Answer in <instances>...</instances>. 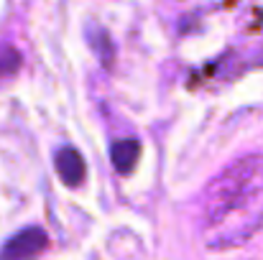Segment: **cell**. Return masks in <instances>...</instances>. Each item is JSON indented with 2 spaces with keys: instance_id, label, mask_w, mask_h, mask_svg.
<instances>
[{
  "instance_id": "6da1fadb",
  "label": "cell",
  "mask_w": 263,
  "mask_h": 260,
  "mask_svg": "<svg viewBox=\"0 0 263 260\" xmlns=\"http://www.w3.org/2000/svg\"><path fill=\"white\" fill-rule=\"evenodd\" d=\"M263 227V153L246 156L217 173L202 204L199 232L210 250L246 245Z\"/></svg>"
},
{
  "instance_id": "7a4b0ae2",
  "label": "cell",
  "mask_w": 263,
  "mask_h": 260,
  "mask_svg": "<svg viewBox=\"0 0 263 260\" xmlns=\"http://www.w3.org/2000/svg\"><path fill=\"white\" fill-rule=\"evenodd\" d=\"M49 245V237L41 227H28L18 235H13L3 248H0V260H33L41 255Z\"/></svg>"
},
{
  "instance_id": "3957f363",
  "label": "cell",
  "mask_w": 263,
  "mask_h": 260,
  "mask_svg": "<svg viewBox=\"0 0 263 260\" xmlns=\"http://www.w3.org/2000/svg\"><path fill=\"white\" fill-rule=\"evenodd\" d=\"M57 173H59V178L67 184V186H80L82 181H85V161H82V156L74 151V148H62L59 153H57Z\"/></svg>"
},
{
  "instance_id": "277c9868",
  "label": "cell",
  "mask_w": 263,
  "mask_h": 260,
  "mask_svg": "<svg viewBox=\"0 0 263 260\" xmlns=\"http://www.w3.org/2000/svg\"><path fill=\"white\" fill-rule=\"evenodd\" d=\"M112 166L120 173H130L138 164V156H141V143L136 138H125V141H118L112 146Z\"/></svg>"
},
{
  "instance_id": "5b68a950",
  "label": "cell",
  "mask_w": 263,
  "mask_h": 260,
  "mask_svg": "<svg viewBox=\"0 0 263 260\" xmlns=\"http://www.w3.org/2000/svg\"><path fill=\"white\" fill-rule=\"evenodd\" d=\"M21 62H23V59H21V54H18L13 46L0 49V79H8V77L18 74Z\"/></svg>"
},
{
  "instance_id": "8992f818",
  "label": "cell",
  "mask_w": 263,
  "mask_h": 260,
  "mask_svg": "<svg viewBox=\"0 0 263 260\" xmlns=\"http://www.w3.org/2000/svg\"><path fill=\"white\" fill-rule=\"evenodd\" d=\"M89 33H92V46H95L97 54H100V62L110 67V64H112V54H115V51H112V44H110V36H107L105 31H97L95 26L89 28Z\"/></svg>"
}]
</instances>
